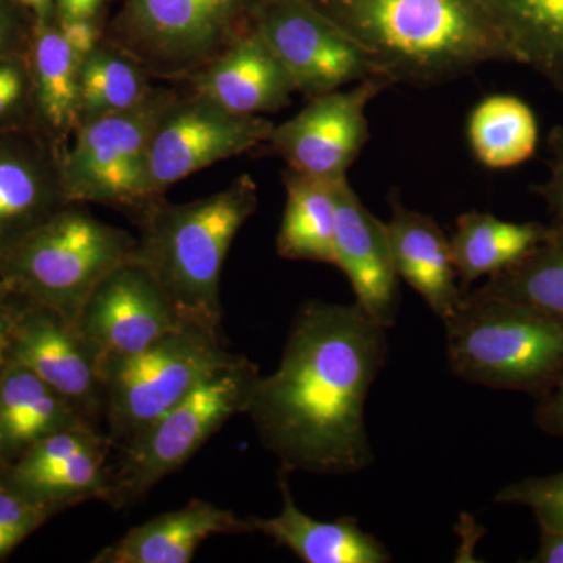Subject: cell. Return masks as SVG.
I'll list each match as a JSON object with an SVG mask.
<instances>
[{
	"label": "cell",
	"instance_id": "obj_1",
	"mask_svg": "<svg viewBox=\"0 0 563 563\" xmlns=\"http://www.w3.org/2000/svg\"><path fill=\"white\" fill-rule=\"evenodd\" d=\"M387 354V329L357 302L303 303L279 366L258 377L243 413L282 472L351 474L372 465L365 407Z\"/></svg>",
	"mask_w": 563,
	"mask_h": 563
},
{
	"label": "cell",
	"instance_id": "obj_2",
	"mask_svg": "<svg viewBox=\"0 0 563 563\" xmlns=\"http://www.w3.org/2000/svg\"><path fill=\"white\" fill-rule=\"evenodd\" d=\"M393 85L435 87L515 63L481 0H310Z\"/></svg>",
	"mask_w": 563,
	"mask_h": 563
},
{
	"label": "cell",
	"instance_id": "obj_3",
	"mask_svg": "<svg viewBox=\"0 0 563 563\" xmlns=\"http://www.w3.org/2000/svg\"><path fill=\"white\" fill-rule=\"evenodd\" d=\"M257 207L258 188L247 174L196 201L152 202L141 214L131 261L154 277L185 321L221 329L222 266Z\"/></svg>",
	"mask_w": 563,
	"mask_h": 563
},
{
	"label": "cell",
	"instance_id": "obj_4",
	"mask_svg": "<svg viewBox=\"0 0 563 563\" xmlns=\"http://www.w3.org/2000/svg\"><path fill=\"white\" fill-rule=\"evenodd\" d=\"M443 322L451 369L462 379L537 401L563 383V321L558 318L474 290Z\"/></svg>",
	"mask_w": 563,
	"mask_h": 563
},
{
	"label": "cell",
	"instance_id": "obj_5",
	"mask_svg": "<svg viewBox=\"0 0 563 563\" xmlns=\"http://www.w3.org/2000/svg\"><path fill=\"white\" fill-rule=\"evenodd\" d=\"M136 239L69 202L0 254L3 282L76 322L103 277L131 261Z\"/></svg>",
	"mask_w": 563,
	"mask_h": 563
},
{
	"label": "cell",
	"instance_id": "obj_6",
	"mask_svg": "<svg viewBox=\"0 0 563 563\" xmlns=\"http://www.w3.org/2000/svg\"><path fill=\"white\" fill-rule=\"evenodd\" d=\"M258 377V366L239 355L184 401L121 443L117 461L110 463L103 503L113 509H128L179 472L225 422L244 413Z\"/></svg>",
	"mask_w": 563,
	"mask_h": 563
},
{
	"label": "cell",
	"instance_id": "obj_7",
	"mask_svg": "<svg viewBox=\"0 0 563 563\" xmlns=\"http://www.w3.org/2000/svg\"><path fill=\"white\" fill-rule=\"evenodd\" d=\"M236 358L221 329L187 321L146 350L103 362L107 435L120 446Z\"/></svg>",
	"mask_w": 563,
	"mask_h": 563
},
{
	"label": "cell",
	"instance_id": "obj_8",
	"mask_svg": "<svg viewBox=\"0 0 563 563\" xmlns=\"http://www.w3.org/2000/svg\"><path fill=\"white\" fill-rule=\"evenodd\" d=\"M262 0H128L113 44L150 76L184 79L254 29Z\"/></svg>",
	"mask_w": 563,
	"mask_h": 563
},
{
	"label": "cell",
	"instance_id": "obj_9",
	"mask_svg": "<svg viewBox=\"0 0 563 563\" xmlns=\"http://www.w3.org/2000/svg\"><path fill=\"white\" fill-rule=\"evenodd\" d=\"M173 99V92L152 91L132 109L80 121L73 147L60 158L68 202L150 206L147 157L152 135Z\"/></svg>",
	"mask_w": 563,
	"mask_h": 563
},
{
	"label": "cell",
	"instance_id": "obj_10",
	"mask_svg": "<svg viewBox=\"0 0 563 563\" xmlns=\"http://www.w3.org/2000/svg\"><path fill=\"white\" fill-rule=\"evenodd\" d=\"M274 124L262 117L233 113L192 91L174 96L157 122L147 157L151 202L191 174L268 143Z\"/></svg>",
	"mask_w": 563,
	"mask_h": 563
},
{
	"label": "cell",
	"instance_id": "obj_11",
	"mask_svg": "<svg viewBox=\"0 0 563 563\" xmlns=\"http://www.w3.org/2000/svg\"><path fill=\"white\" fill-rule=\"evenodd\" d=\"M254 27L306 98L379 76L366 52L310 0H262Z\"/></svg>",
	"mask_w": 563,
	"mask_h": 563
},
{
	"label": "cell",
	"instance_id": "obj_12",
	"mask_svg": "<svg viewBox=\"0 0 563 563\" xmlns=\"http://www.w3.org/2000/svg\"><path fill=\"white\" fill-rule=\"evenodd\" d=\"M390 87V80L374 76L351 90L317 96L295 118L274 125L268 143L295 172L328 180L347 177L369 140L366 107Z\"/></svg>",
	"mask_w": 563,
	"mask_h": 563
},
{
	"label": "cell",
	"instance_id": "obj_13",
	"mask_svg": "<svg viewBox=\"0 0 563 563\" xmlns=\"http://www.w3.org/2000/svg\"><path fill=\"white\" fill-rule=\"evenodd\" d=\"M7 361L31 369L76 407L85 420L102 429L106 390L101 362L80 335L76 322L51 307L16 295Z\"/></svg>",
	"mask_w": 563,
	"mask_h": 563
},
{
	"label": "cell",
	"instance_id": "obj_14",
	"mask_svg": "<svg viewBox=\"0 0 563 563\" xmlns=\"http://www.w3.org/2000/svg\"><path fill=\"white\" fill-rule=\"evenodd\" d=\"M184 322L154 277L129 261L99 282L76 325L102 365L146 350Z\"/></svg>",
	"mask_w": 563,
	"mask_h": 563
},
{
	"label": "cell",
	"instance_id": "obj_15",
	"mask_svg": "<svg viewBox=\"0 0 563 563\" xmlns=\"http://www.w3.org/2000/svg\"><path fill=\"white\" fill-rule=\"evenodd\" d=\"M114 443L102 429L74 426L33 444L18 461L0 468V485L29 501L68 510L106 499Z\"/></svg>",
	"mask_w": 563,
	"mask_h": 563
},
{
	"label": "cell",
	"instance_id": "obj_16",
	"mask_svg": "<svg viewBox=\"0 0 563 563\" xmlns=\"http://www.w3.org/2000/svg\"><path fill=\"white\" fill-rule=\"evenodd\" d=\"M335 199V266L355 292L358 306L388 329L398 314V274L393 263L387 225L366 209L347 177L333 180Z\"/></svg>",
	"mask_w": 563,
	"mask_h": 563
},
{
	"label": "cell",
	"instance_id": "obj_17",
	"mask_svg": "<svg viewBox=\"0 0 563 563\" xmlns=\"http://www.w3.org/2000/svg\"><path fill=\"white\" fill-rule=\"evenodd\" d=\"M66 203L60 158L29 125L0 129V254Z\"/></svg>",
	"mask_w": 563,
	"mask_h": 563
},
{
	"label": "cell",
	"instance_id": "obj_18",
	"mask_svg": "<svg viewBox=\"0 0 563 563\" xmlns=\"http://www.w3.org/2000/svg\"><path fill=\"white\" fill-rule=\"evenodd\" d=\"M191 80L192 91L246 117L285 109L298 92L290 73L255 27L196 73Z\"/></svg>",
	"mask_w": 563,
	"mask_h": 563
},
{
	"label": "cell",
	"instance_id": "obj_19",
	"mask_svg": "<svg viewBox=\"0 0 563 563\" xmlns=\"http://www.w3.org/2000/svg\"><path fill=\"white\" fill-rule=\"evenodd\" d=\"M255 532L252 518L191 499L180 509L144 521L103 548L92 563H190L207 539Z\"/></svg>",
	"mask_w": 563,
	"mask_h": 563
},
{
	"label": "cell",
	"instance_id": "obj_20",
	"mask_svg": "<svg viewBox=\"0 0 563 563\" xmlns=\"http://www.w3.org/2000/svg\"><path fill=\"white\" fill-rule=\"evenodd\" d=\"M393 263L406 282L442 321L453 317L465 292L457 285L450 239L429 214L409 210L391 198L387 222Z\"/></svg>",
	"mask_w": 563,
	"mask_h": 563
},
{
	"label": "cell",
	"instance_id": "obj_21",
	"mask_svg": "<svg viewBox=\"0 0 563 563\" xmlns=\"http://www.w3.org/2000/svg\"><path fill=\"white\" fill-rule=\"evenodd\" d=\"M282 509L276 517L252 518L255 532L269 537L306 563H387L390 551L357 520L340 517L321 521L303 514L292 499L287 473L280 476Z\"/></svg>",
	"mask_w": 563,
	"mask_h": 563
},
{
	"label": "cell",
	"instance_id": "obj_22",
	"mask_svg": "<svg viewBox=\"0 0 563 563\" xmlns=\"http://www.w3.org/2000/svg\"><path fill=\"white\" fill-rule=\"evenodd\" d=\"M80 424L90 422L76 407L31 369L7 361L0 372V468L51 433Z\"/></svg>",
	"mask_w": 563,
	"mask_h": 563
},
{
	"label": "cell",
	"instance_id": "obj_23",
	"mask_svg": "<svg viewBox=\"0 0 563 563\" xmlns=\"http://www.w3.org/2000/svg\"><path fill=\"white\" fill-rule=\"evenodd\" d=\"M553 231L554 224L504 221L483 211L461 214L450 240L459 279L468 287L483 277L506 272Z\"/></svg>",
	"mask_w": 563,
	"mask_h": 563
},
{
	"label": "cell",
	"instance_id": "obj_24",
	"mask_svg": "<svg viewBox=\"0 0 563 563\" xmlns=\"http://www.w3.org/2000/svg\"><path fill=\"white\" fill-rule=\"evenodd\" d=\"M517 65L563 96V0H481Z\"/></svg>",
	"mask_w": 563,
	"mask_h": 563
},
{
	"label": "cell",
	"instance_id": "obj_25",
	"mask_svg": "<svg viewBox=\"0 0 563 563\" xmlns=\"http://www.w3.org/2000/svg\"><path fill=\"white\" fill-rule=\"evenodd\" d=\"M31 62L36 118L57 135L76 131L80 122V58L54 21H35Z\"/></svg>",
	"mask_w": 563,
	"mask_h": 563
},
{
	"label": "cell",
	"instance_id": "obj_26",
	"mask_svg": "<svg viewBox=\"0 0 563 563\" xmlns=\"http://www.w3.org/2000/svg\"><path fill=\"white\" fill-rule=\"evenodd\" d=\"M285 201L277 254L287 261L335 266V199L333 180L288 168L284 173Z\"/></svg>",
	"mask_w": 563,
	"mask_h": 563
},
{
	"label": "cell",
	"instance_id": "obj_27",
	"mask_svg": "<svg viewBox=\"0 0 563 563\" xmlns=\"http://www.w3.org/2000/svg\"><path fill=\"white\" fill-rule=\"evenodd\" d=\"M468 141L485 168L523 165L539 146V122L531 107L512 95H493L474 107L468 118Z\"/></svg>",
	"mask_w": 563,
	"mask_h": 563
},
{
	"label": "cell",
	"instance_id": "obj_28",
	"mask_svg": "<svg viewBox=\"0 0 563 563\" xmlns=\"http://www.w3.org/2000/svg\"><path fill=\"white\" fill-rule=\"evenodd\" d=\"M483 295L523 303L563 321V225L506 272L488 277Z\"/></svg>",
	"mask_w": 563,
	"mask_h": 563
},
{
	"label": "cell",
	"instance_id": "obj_29",
	"mask_svg": "<svg viewBox=\"0 0 563 563\" xmlns=\"http://www.w3.org/2000/svg\"><path fill=\"white\" fill-rule=\"evenodd\" d=\"M147 77L124 52L96 47L80 63V121L139 106L152 92Z\"/></svg>",
	"mask_w": 563,
	"mask_h": 563
},
{
	"label": "cell",
	"instance_id": "obj_30",
	"mask_svg": "<svg viewBox=\"0 0 563 563\" xmlns=\"http://www.w3.org/2000/svg\"><path fill=\"white\" fill-rule=\"evenodd\" d=\"M498 504H512L532 510L540 531L563 533V472L544 477H526L504 487Z\"/></svg>",
	"mask_w": 563,
	"mask_h": 563
},
{
	"label": "cell",
	"instance_id": "obj_31",
	"mask_svg": "<svg viewBox=\"0 0 563 563\" xmlns=\"http://www.w3.org/2000/svg\"><path fill=\"white\" fill-rule=\"evenodd\" d=\"M63 510L62 507L29 501L0 485V562Z\"/></svg>",
	"mask_w": 563,
	"mask_h": 563
},
{
	"label": "cell",
	"instance_id": "obj_32",
	"mask_svg": "<svg viewBox=\"0 0 563 563\" xmlns=\"http://www.w3.org/2000/svg\"><path fill=\"white\" fill-rule=\"evenodd\" d=\"M33 103L29 52L0 57V129L27 125Z\"/></svg>",
	"mask_w": 563,
	"mask_h": 563
},
{
	"label": "cell",
	"instance_id": "obj_33",
	"mask_svg": "<svg viewBox=\"0 0 563 563\" xmlns=\"http://www.w3.org/2000/svg\"><path fill=\"white\" fill-rule=\"evenodd\" d=\"M550 177L533 191L548 203L554 214V224L563 225V125H554L548 135Z\"/></svg>",
	"mask_w": 563,
	"mask_h": 563
},
{
	"label": "cell",
	"instance_id": "obj_34",
	"mask_svg": "<svg viewBox=\"0 0 563 563\" xmlns=\"http://www.w3.org/2000/svg\"><path fill=\"white\" fill-rule=\"evenodd\" d=\"M14 0H0V57L29 52L32 27H27Z\"/></svg>",
	"mask_w": 563,
	"mask_h": 563
},
{
	"label": "cell",
	"instance_id": "obj_35",
	"mask_svg": "<svg viewBox=\"0 0 563 563\" xmlns=\"http://www.w3.org/2000/svg\"><path fill=\"white\" fill-rule=\"evenodd\" d=\"M58 29L70 49L81 60L88 57L98 47V31L91 20L80 18H58Z\"/></svg>",
	"mask_w": 563,
	"mask_h": 563
},
{
	"label": "cell",
	"instance_id": "obj_36",
	"mask_svg": "<svg viewBox=\"0 0 563 563\" xmlns=\"http://www.w3.org/2000/svg\"><path fill=\"white\" fill-rule=\"evenodd\" d=\"M533 421L543 432L563 440V383L539 399Z\"/></svg>",
	"mask_w": 563,
	"mask_h": 563
},
{
	"label": "cell",
	"instance_id": "obj_37",
	"mask_svg": "<svg viewBox=\"0 0 563 563\" xmlns=\"http://www.w3.org/2000/svg\"><path fill=\"white\" fill-rule=\"evenodd\" d=\"M16 312V295L9 288L0 290V372L9 357L11 328Z\"/></svg>",
	"mask_w": 563,
	"mask_h": 563
},
{
	"label": "cell",
	"instance_id": "obj_38",
	"mask_svg": "<svg viewBox=\"0 0 563 563\" xmlns=\"http://www.w3.org/2000/svg\"><path fill=\"white\" fill-rule=\"evenodd\" d=\"M531 563H563V533L540 531V544Z\"/></svg>",
	"mask_w": 563,
	"mask_h": 563
},
{
	"label": "cell",
	"instance_id": "obj_39",
	"mask_svg": "<svg viewBox=\"0 0 563 563\" xmlns=\"http://www.w3.org/2000/svg\"><path fill=\"white\" fill-rule=\"evenodd\" d=\"M101 3L102 0H55L60 18H80V20H91Z\"/></svg>",
	"mask_w": 563,
	"mask_h": 563
},
{
	"label": "cell",
	"instance_id": "obj_40",
	"mask_svg": "<svg viewBox=\"0 0 563 563\" xmlns=\"http://www.w3.org/2000/svg\"><path fill=\"white\" fill-rule=\"evenodd\" d=\"M35 14V21H52L55 10V0H14Z\"/></svg>",
	"mask_w": 563,
	"mask_h": 563
},
{
	"label": "cell",
	"instance_id": "obj_41",
	"mask_svg": "<svg viewBox=\"0 0 563 563\" xmlns=\"http://www.w3.org/2000/svg\"><path fill=\"white\" fill-rule=\"evenodd\" d=\"M5 287V282H3V273H2V261H0V290Z\"/></svg>",
	"mask_w": 563,
	"mask_h": 563
}]
</instances>
